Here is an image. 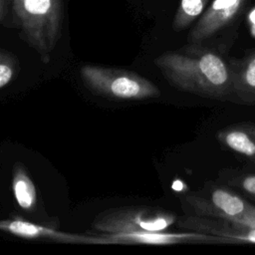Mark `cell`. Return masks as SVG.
I'll return each instance as SVG.
<instances>
[{
  "label": "cell",
  "mask_w": 255,
  "mask_h": 255,
  "mask_svg": "<svg viewBox=\"0 0 255 255\" xmlns=\"http://www.w3.org/2000/svg\"><path fill=\"white\" fill-rule=\"evenodd\" d=\"M154 64L177 90L212 100L231 101L230 65L214 51L191 44L183 50L161 54Z\"/></svg>",
  "instance_id": "6da1fadb"
},
{
  "label": "cell",
  "mask_w": 255,
  "mask_h": 255,
  "mask_svg": "<svg viewBox=\"0 0 255 255\" xmlns=\"http://www.w3.org/2000/svg\"><path fill=\"white\" fill-rule=\"evenodd\" d=\"M12 11L23 39L48 63L61 37L62 0H12Z\"/></svg>",
  "instance_id": "7a4b0ae2"
},
{
  "label": "cell",
  "mask_w": 255,
  "mask_h": 255,
  "mask_svg": "<svg viewBox=\"0 0 255 255\" xmlns=\"http://www.w3.org/2000/svg\"><path fill=\"white\" fill-rule=\"evenodd\" d=\"M80 76L91 91L112 99L144 100L160 95L158 88L148 79L125 69L85 65Z\"/></svg>",
  "instance_id": "3957f363"
},
{
  "label": "cell",
  "mask_w": 255,
  "mask_h": 255,
  "mask_svg": "<svg viewBox=\"0 0 255 255\" xmlns=\"http://www.w3.org/2000/svg\"><path fill=\"white\" fill-rule=\"evenodd\" d=\"M182 202L187 215L233 219L255 227V206L225 187L203 188L184 196Z\"/></svg>",
  "instance_id": "277c9868"
},
{
  "label": "cell",
  "mask_w": 255,
  "mask_h": 255,
  "mask_svg": "<svg viewBox=\"0 0 255 255\" xmlns=\"http://www.w3.org/2000/svg\"><path fill=\"white\" fill-rule=\"evenodd\" d=\"M176 219V215L161 209L126 206L101 212L94 220V227L103 233L164 231Z\"/></svg>",
  "instance_id": "5b68a950"
},
{
  "label": "cell",
  "mask_w": 255,
  "mask_h": 255,
  "mask_svg": "<svg viewBox=\"0 0 255 255\" xmlns=\"http://www.w3.org/2000/svg\"><path fill=\"white\" fill-rule=\"evenodd\" d=\"M179 243H226L223 239L194 231L167 232L148 231L130 233H104L94 236V244H152L169 245Z\"/></svg>",
  "instance_id": "8992f818"
},
{
  "label": "cell",
  "mask_w": 255,
  "mask_h": 255,
  "mask_svg": "<svg viewBox=\"0 0 255 255\" xmlns=\"http://www.w3.org/2000/svg\"><path fill=\"white\" fill-rule=\"evenodd\" d=\"M177 223L188 231L213 235L226 243H255V227L242 221L186 214Z\"/></svg>",
  "instance_id": "52a82bcc"
},
{
  "label": "cell",
  "mask_w": 255,
  "mask_h": 255,
  "mask_svg": "<svg viewBox=\"0 0 255 255\" xmlns=\"http://www.w3.org/2000/svg\"><path fill=\"white\" fill-rule=\"evenodd\" d=\"M243 2L244 0H213L189 31L188 42L199 44L213 36L237 16Z\"/></svg>",
  "instance_id": "ba28073f"
},
{
  "label": "cell",
  "mask_w": 255,
  "mask_h": 255,
  "mask_svg": "<svg viewBox=\"0 0 255 255\" xmlns=\"http://www.w3.org/2000/svg\"><path fill=\"white\" fill-rule=\"evenodd\" d=\"M0 231L10 233L24 239H46L62 243L94 244V236L74 234L32 223L21 218L0 220Z\"/></svg>",
  "instance_id": "9c48e42d"
},
{
  "label": "cell",
  "mask_w": 255,
  "mask_h": 255,
  "mask_svg": "<svg viewBox=\"0 0 255 255\" xmlns=\"http://www.w3.org/2000/svg\"><path fill=\"white\" fill-rule=\"evenodd\" d=\"M231 101L241 105H255V49L241 59H232Z\"/></svg>",
  "instance_id": "30bf717a"
},
{
  "label": "cell",
  "mask_w": 255,
  "mask_h": 255,
  "mask_svg": "<svg viewBox=\"0 0 255 255\" xmlns=\"http://www.w3.org/2000/svg\"><path fill=\"white\" fill-rule=\"evenodd\" d=\"M217 138L227 148L255 163V124L239 123L221 128Z\"/></svg>",
  "instance_id": "8fae6325"
},
{
  "label": "cell",
  "mask_w": 255,
  "mask_h": 255,
  "mask_svg": "<svg viewBox=\"0 0 255 255\" xmlns=\"http://www.w3.org/2000/svg\"><path fill=\"white\" fill-rule=\"evenodd\" d=\"M12 187L18 205L24 210H33L37 202L36 187L21 163L14 169Z\"/></svg>",
  "instance_id": "7c38bea8"
},
{
  "label": "cell",
  "mask_w": 255,
  "mask_h": 255,
  "mask_svg": "<svg viewBox=\"0 0 255 255\" xmlns=\"http://www.w3.org/2000/svg\"><path fill=\"white\" fill-rule=\"evenodd\" d=\"M209 0H181L175 12L172 29L176 32L186 29L205 10Z\"/></svg>",
  "instance_id": "4fadbf2b"
},
{
  "label": "cell",
  "mask_w": 255,
  "mask_h": 255,
  "mask_svg": "<svg viewBox=\"0 0 255 255\" xmlns=\"http://www.w3.org/2000/svg\"><path fill=\"white\" fill-rule=\"evenodd\" d=\"M18 73V62L14 55L0 49V89L8 85Z\"/></svg>",
  "instance_id": "5bb4252c"
},
{
  "label": "cell",
  "mask_w": 255,
  "mask_h": 255,
  "mask_svg": "<svg viewBox=\"0 0 255 255\" xmlns=\"http://www.w3.org/2000/svg\"><path fill=\"white\" fill-rule=\"evenodd\" d=\"M237 185L255 199V174H245L239 179Z\"/></svg>",
  "instance_id": "9a60e30c"
},
{
  "label": "cell",
  "mask_w": 255,
  "mask_h": 255,
  "mask_svg": "<svg viewBox=\"0 0 255 255\" xmlns=\"http://www.w3.org/2000/svg\"><path fill=\"white\" fill-rule=\"evenodd\" d=\"M7 16V6L5 0H0V24L4 23Z\"/></svg>",
  "instance_id": "2e32d148"
}]
</instances>
